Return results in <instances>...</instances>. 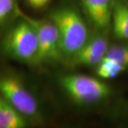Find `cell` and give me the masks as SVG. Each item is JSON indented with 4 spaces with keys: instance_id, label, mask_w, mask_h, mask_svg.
<instances>
[{
    "instance_id": "cell-5",
    "label": "cell",
    "mask_w": 128,
    "mask_h": 128,
    "mask_svg": "<svg viewBox=\"0 0 128 128\" xmlns=\"http://www.w3.org/2000/svg\"><path fill=\"white\" fill-rule=\"evenodd\" d=\"M18 15L26 18L35 28L38 41V52L36 64L59 62L63 59L61 50L59 34L56 25L50 18L35 19L22 14L16 8Z\"/></svg>"
},
{
    "instance_id": "cell-2",
    "label": "cell",
    "mask_w": 128,
    "mask_h": 128,
    "mask_svg": "<svg viewBox=\"0 0 128 128\" xmlns=\"http://www.w3.org/2000/svg\"><path fill=\"white\" fill-rule=\"evenodd\" d=\"M11 27L1 42V52L8 58L28 64H36L38 41L35 28L24 17Z\"/></svg>"
},
{
    "instance_id": "cell-4",
    "label": "cell",
    "mask_w": 128,
    "mask_h": 128,
    "mask_svg": "<svg viewBox=\"0 0 128 128\" xmlns=\"http://www.w3.org/2000/svg\"><path fill=\"white\" fill-rule=\"evenodd\" d=\"M59 82L68 96L78 104L96 103L111 94L109 86L93 76L68 74L61 76Z\"/></svg>"
},
{
    "instance_id": "cell-6",
    "label": "cell",
    "mask_w": 128,
    "mask_h": 128,
    "mask_svg": "<svg viewBox=\"0 0 128 128\" xmlns=\"http://www.w3.org/2000/svg\"><path fill=\"white\" fill-rule=\"evenodd\" d=\"M108 48L109 44L105 36L93 35L88 38L85 44L71 58L72 62L78 66H97L106 57Z\"/></svg>"
},
{
    "instance_id": "cell-10",
    "label": "cell",
    "mask_w": 128,
    "mask_h": 128,
    "mask_svg": "<svg viewBox=\"0 0 128 128\" xmlns=\"http://www.w3.org/2000/svg\"><path fill=\"white\" fill-rule=\"evenodd\" d=\"M126 68L113 59L105 57L97 65L96 74L100 78L112 79L118 76Z\"/></svg>"
},
{
    "instance_id": "cell-1",
    "label": "cell",
    "mask_w": 128,
    "mask_h": 128,
    "mask_svg": "<svg viewBox=\"0 0 128 128\" xmlns=\"http://www.w3.org/2000/svg\"><path fill=\"white\" fill-rule=\"evenodd\" d=\"M49 18L56 25L64 58H72L88 39L84 20L75 9L60 8L52 11Z\"/></svg>"
},
{
    "instance_id": "cell-9",
    "label": "cell",
    "mask_w": 128,
    "mask_h": 128,
    "mask_svg": "<svg viewBox=\"0 0 128 128\" xmlns=\"http://www.w3.org/2000/svg\"><path fill=\"white\" fill-rule=\"evenodd\" d=\"M113 33L118 39L128 40V4L114 2L112 14Z\"/></svg>"
},
{
    "instance_id": "cell-12",
    "label": "cell",
    "mask_w": 128,
    "mask_h": 128,
    "mask_svg": "<svg viewBox=\"0 0 128 128\" xmlns=\"http://www.w3.org/2000/svg\"><path fill=\"white\" fill-rule=\"evenodd\" d=\"M16 8V0H0V28Z\"/></svg>"
},
{
    "instance_id": "cell-7",
    "label": "cell",
    "mask_w": 128,
    "mask_h": 128,
    "mask_svg": "<svg viewBox=\"0 0 128 128\" xmlns=\"http://www.w3.org/2000/svg\"><path fill=\"white\" fill-rule=\"evenodd\" d=\"M83 7L92 24L104 29L112 21L113 0H82Z\"/></svg>"
},
{
    "instance_id": "cell-3",
    "label": "cell",
    "mask_w": 128,
    "mask_h": 128,
    "mask_svg": "<svg viewBox=\"0 0 128 128\" xmlns=\"http://www.w3.org/2000/svg\"><path fill=\"white\" fill-rule=\"evenodd\" d=\"M0 96L29 122H41L37 99L19 76L14 73L0 74Z\"/></svg>"
},
{
    "instance_id": "cell-13",
    "label": "cell",
    "mask_w": 128,
    "mask_h": 128,
    "mask_svg": "<svg viewBox=\"0 0 128 128\" xmlns=\"http://www.w3.org/2000/svg\"><path fill=\"white\" fill-rule=\"evenodd\" d=\"M51 0H27L30 7L35 9H41L46 7Z\"/></svg>"
},
{
    "instance_id": "cell-11",
    "label": "cell",
    "mask_w": 128,
    "mask_h": 128,
    "mask_svg": "<svg viewBox=\"0 0 128 128\" xmlns=\"http://www.w3.org/2000/svg\"><path fill=\"white\" fill-rule=\"evenodd\" d=\"M106 57L113 59L125 68H128V46L115 45L109 47Z\"/></svg>"
},
{
    "instance_id": "cell-8",
    "label": "cell",
    "mask_w": 128,
    "mask_h": 128,
    "mask_svg": "<svg viewBox=\"0 0 128 128\" xmlns=\"http://www.w3.org/2000/svg\"><path fill=\"white\" fill-rule=\"evenodd\" d=\"M28 120L0 96V128H24Z\"/></svg>"
}]
</instances>
